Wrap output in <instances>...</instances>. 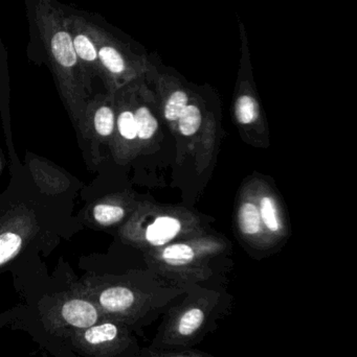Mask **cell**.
<instances>
[{
    "label": "cell",
    "mask_w": 357,
    "mask_h": 357,
    "mask_svg": "<svg viewBox=\"0 0 357 357\" xmlns=\"http://www.w3.org/2000/svg\"><path fill=\"white\" fill-rule=\"evenodd\" d=\"M231 303L215 291H190L163 314L150 347L188 349L203 343L231 314Z\"/></svg>",
    "instance_id": "1"
},
{
    "label": "cell",
    "mask_w": 357,
    "mask_h": 357,
    "mask_svg": "<svg viewBox=\"0 0 357 357\" xmlns=\"http://www.w3.org/2000/svg\"><path fill=\"white\" fill-rule=\"evenodd\" d=\"M31 16L63 89L80 92L87 77L73 48V40L64 22V12L52 0H31Z\"/></svg>",
    "instance_id": "2"
},
{
    "label": "cell",
    "mask_w": 357,
    "mask_h": 357,
    "mask_svg": "<svg viewBox=\"0 0 357 357\" xmlns=\"http://www.w3.org/2000/svg\"><path fill=\"white\" fill-rule=\"evenodd\" d=\"M68 337L73 347L87 357H136L140 350L133 331L115 321H100Z\"/></svg>",
    "instance_id": "3"
},
{
    "label": "cell",
    "mask_w": 357,
    "mask_h": 357,
    "mask_svg": "<svg viewBox=\"0 0 357 357\" xmlns=\"http://www.w3.org/2000/svg\"><path fill=\"white\" fill-rule=\"evenodd\" d=\"M45 319L52 328L60 333L87 328L104 320L94 302L83 298L65 300L52 312H48Z\"/></svg>",
    "instance_id": "4"
},
{
    "label": "cell",
    "mask_w": 357,
    "mask_h": 357,
    "mask_svg": "<svg viewBox=\"0 0 357 357\" xmlns=\"http://www.w3.org/2000/svg\"><path fill=\"white\" fill-rule=\"evenodd\" d=\"M64 22L86 77L103 73L96 43L88 26V19L79 14L66 15L64 13Z\"/></svg>",
    "instance_id": "5"
},
{
    "label": "cell",
    "mask_w": 357,
    "mask_h": 357,
    "mask_svg": "<svg viewBox=\"0 0 357 357\" xmlns=\"http://www.w3.org/2000/svg\"><path fill=\"white\" fill-rule=\"evenodd\" d=\"M182 230V224L177 218L172 216H159L146 229V239L151 245H165L177 236Z\"/></svg>",
    "instance_id": "6"
},
{
    "label": "cell",
    "mask_w": 357,
    "mask_h": 357,
    "mask_svg": "<svg viewBox=\"0 0 357 357\" xmlns=\"http://www.w3.org/2000/svg\"><path fill=\"white\" fill-rule=\"evenodd\" d=\"M194 250L190 245L180 243L166 248L161 254V258L167 266L174 268H182L190 266L194 261Z\"/></svg>",
    "instance_id": "7"
},
{
    "label": "cell",
    "mask_w": 357,
    "mask_h": 357,
    "mask_svg": "<svg viewBox=\"0 0 357 357\" xmlns=\"http://www.w3.org/2000/svg\"><path fill=\"white\" fill-rule=\"evenodd\" d=\"M239 226L247 235H256L261 228V216L257 206L251 202L243 204L239 211Z\"/></svg>",
    "instance_id": "8"
},
{
    "label": "cell",
    "mask_w": 357,
    "mask_h": 357,
    "mask_svg": "<svg viewBox=\"0 0 357 357\" xmlns=\"http://www.w3.org/2000/svg\"><path fill=\"white\" fill-rule=\"evenodd\" d=\"M136 123L138 138L142 140H148L154 135L159 123L155 117L151 114L150 110L146 107H140L134 114Z\"/></svg>",
    "instance_id": "9"
},
{
    "label": "cell",
    "mask_w": 357,
    "mask_h": 357,
    "mask_svg": "<svg viewBox=\"0 0 357 357\" xmlns=\"http://www.w3.org/2000/svg\"><path fill=\"white\" fill-rule=\"evenodd\" d=\"M201 125V112L195 105H188L178 119L180 131L186 137L195 135Z\"/></svg>",
    "instance_id": "10"
},
{
    "label": "cell",
    "mask_w": 357,
    "mask_h": 357,
    "mask_svg": "<svg viewBox=\"0 0 357 357\" xmlns=\"http://www.w3.org/2000/svg\"><path fill=\"white\" fill-rule=\"evenodd\" d=\"M136 357H215L207 352L201 351L195 348L188 349H159L149 346L140 348V352Z\"/></svg>",
    "instance_id": "11"
},
{
    "label": "cell",
    "mask_w": 357,
    "mask_h": 357,
    "mask_svg": "<svg viewBox=\"0 0 357 357\" xmlns=\"http://www.w3.org/2000/svg\"><path fill=\"white\" fill-rule=\"evenodd\" d=\"M236 117L241 125H251L257 121L259 115L258 102L251 96H242L236 102Z\"/></svg>",
    "instance_id": "12"
},
{
    "label": "cell",
    "mask_w": 357,
    "mask_h": 357,
    "mask_svg": "<svg viewBox=\"0 0 357 357\" xmlns=\"http://www.w3.org/2000/svg\"><path fill=\"white\" fill-rule=\"evenodd\" d=\"M125 215V210L119 206L99 204L94 208V218L99 224L109 226L119 222Z\"/></svg>",
    "instance_id": "13"
},
{
    "label": "cell",
    "mask_w": 357,
    "mask_h": 357,
    "mask_svg": "<svg viewBox=\"0 0 357 357\" xmlns=\"http://www.w3.org/2000/svg\"><path fill=\"white\" fill-rule=\"evenodd\" d=\"M94 129L102 137H108L115 129V113L108 106H102L96 110L94 117Z\"/></svg>",
    "instance_id": "14"
},
{
    "label": "cell",
    "mask_w": 357,
    "mask_h": 357,
    "mask_svg": "<svg viewBox=\"0 0 357 357\" xmlns=\"http://www.w3.org/2000/svg\"><path fill=\"white\" fill-rule=\"evenodd\" d=\"M22 245L20 235L13 232H4L0 234V266L8 261L16 255Z\"/></svg>",
    "instance_id": "15"
},
{
    "label": "cell",
    "mask_w": 357,
    "mask_h": 357,
    "mask_svg": "<svg viewBox=\"0 0 357 357\" xmlns=\"http://www.w3.org/2000/svg\"><path fill=\"white\" fill-rule=\"evenodd\" d=\"M189 98L182 90L171 94L165 107V117L167 121H176L188 106Z\"/></svg>",
    "instance_id": "16"
},
{
    "label": "cell",
    "mask_w": 357,
    "mask_h": 357,
    "mask_svg": "<svg viewBox=\"0 0 357 357\" xmlns=\"http://www.w3.org/2000/svg\"><path fill=\"white\" fill-rule=\"evenodd\" d=\"M260 216L268 230L277 232L280 229L276 204L270 197H263L260 201Z\"/></svg>",
    "instance_id": "17"
},
{
    "label": "cell",
    "mask_w": 357,
    "mask_h": 357,
    "mask_svg": "<svg viewBox=\"0 0 357 357\" xmlns=\"http://www.w3.org/2000/svg\"><path fill=\"white\" fill-rule=\"evenodd\" d=\"M117 128L122 137L127 140H134L138 138L136 132V119L131 111H123L117 119Z\"/></svg>",
    "instance_id": "18"
}]
</instances>
